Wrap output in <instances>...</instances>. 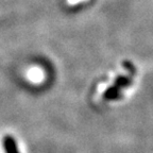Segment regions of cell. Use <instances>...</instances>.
Listing matches in <instances>:
<instances>
[{
  "label": "cell",
  "instance_id": "obj_1",
  "mask_svg": "<svg viewBox=\"0 0 153 153\" xmlns=\"http://www.w3.org/2000/svg\"><path fill=\"white\" fill-rule=\"evenodd\" d=\"M4 147L7 153H18V150L16 148V143L13 140L11 136H7L4 138Z\"/></svg>",
  "mask_w": 153,
  "mask_h": 153
},
{
  "label": "cell",
  "instance_id": "obj_2",
  "mask_svg": "<svg viewBox=\"0 0 153 153\" xmlns=\"http://www.w3.org/2000/svg\"><path fill=\"white\" fill-rule=\"evenodd\" d=\"M69 2H71V3H74V2H78V1H81V0H68Z\"/></svg>",
  "mask_w": 153,
  "mask_h": 153
}]
</instances>
